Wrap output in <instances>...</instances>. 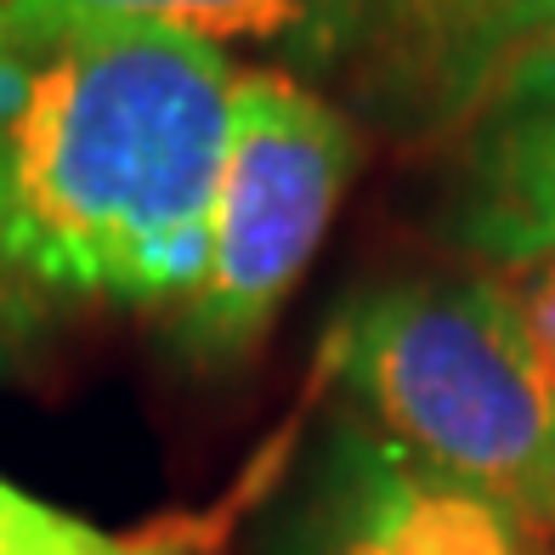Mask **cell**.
Instances as JSON below:
<instances>
[{"label": "cell", "instance_id": "6da1fadb", "mask_svg": "<svg viewBox=\"0 0 555 555\" xmlns=\"http://www.w3.org/2000/svg\"><path fill=\"white\" fill-rule=\"evenodd\" d=\"M238 63L176 29L0 57V256L46 307H182L205 272Z\"/></svg>", "mask_w": 555, "mask_h": 555}, {"label": "cell", "instance_id": "7a4b0ae2", "mask_svg": "<svg viewBox=\"0 0 555 555\" xmlns=\"http://www.w3.org/2000/svg\"><path fill=\"white\" fill-rule=\"evenodd\" d=\"M323 363L369 425L544 533L555 493V391L499 278H397L346 300Z\"/></svg>", "mask_w": 555, "mask_h": 555}, {"label": "cell", "instance_id": "3957f363", "mask_svg": "<svg viewBox=\"0 0 555 555\" xmlns=\"http://www.w3.org/2000/svg\"><path fill=\"white\" fill-rule=\"evenodd\" d=\"M351 170L358 131L335 96L289 68H238L205 272L170 312L176 363L233 374L256 358L330 233Z\"/></svg>", "mask_w": 555, "mask_h": 555}, {"label": "cell", "instance_id": "277c9868", "mask_svg": "<svg viewBox=\"0 0 555 555\" xmlns=\"http://www.w3.org/2000/svg\"><path fill=\"white\" fill-rule=\"evenodd\" d=\"M550 17L555 0H330L289 63L402 142H460Z\"/></svg>", "mask_w": 555, "mask_h": 555}, {"label": "cell", "instance_id": "5b68a950", "mask_svg": "<svg viewBox=\"0 0 555 555\" xmlns=\"http://www.w3.org/2000/svg\"><path fill=\"white\" fill-rule=\"evenodd\" d=\"M539 539L511 504L351 420L318 460L278 555H544Z\"/></svg>", "mask_w": 555, "mask_h": 555}, {"label": "cell", "instance_id": "8992f818", "mask_svg": "<svg viewBox=\"0 0 555 555\" xmlns=\"http://www.w3.org/2000/svg\"><path fill=\"white\" fill-rule=\"evenodd\" d=\"M442 238L516 272L555 256V91L504 103L460 137Z\"/></svg>", "mask_w": 555, "mask_h": 555}, {"label": "cell", "instance_id": "52a82bcc", "mask_svg": "<svg viewBox=\"0 0 555 555\" xmlns=\"http://www.w3.org/2000/svg\"><path fill=\"white\" fill-rule=\"evenodd\" d=\"M330 0H0V57L96 29H176L210 46L267 40L295 52Z\"/></svg>", "mask_w": 555, "mask_h": 555}, {"label": "cell", "instance_id": "ba28073f", "mask_svg": "<svg viewBox=\"0 0 555 555\" xmlns=\"http://www.w3.org/2000/svg\"><path fill=\"white\" fill-rule=\"evenodd\" d=\"M227 516H176L137 533H108L91 516L40 499L0 476V555H210Z\"/></svg>", "mask_w": 555, "mask_h": 555}, {"label": "cell", "instance_id": "9c48e42d", "mask_svg": "<svg viewBox=\"0 0 555 555\" xmlns=\"http://www.w3.org/2000/svg\"><path fill=\"white\" fill-rule=\"evenodd\" d=\"M511 295H516L527 346H533V358H539V374H544L550 391H555V256L521 267L516 284H511Z\"/></svg>", "mask_w": 555, "mask_h": 555}, {"label": "cell", "instance_id": "30bf717a", "mask_svg": "<svg viewBox=\"0 0 555 555\" xmlns=\"http://www.w3.org/2000/svg\"><path fill=\"white\" fill-rule=\"evenodd\" d=\"M46 323H52V307L7 267V256H0V330H12V340L29 346Z\"/></svg>", "mask_w": 555, "mask_h": 555}, {"label": "cell", "instance_id": "8fae6325", "mask_svg": "<svg viewBox=\"0 0 555 555\" xmlns=\"http://www.w3.org/2000/svg\"><path fill=\"white\" fill-rule=\"evenodd\" d=\"M550 91H555V17H550V29L539 35L533 52L521 57V68L511 74V86L499 91V103H493V108L521 103V96H550ZM493 108H488V114H493ZM488 114H482V119H488Z\"/></svg>", "mask_w": 555, "mask_h": 555}, {"label": "cell", "instance_id": "7c38bea8", "mask_svg": "<svg viewBox=\"0 0 555 555\" xmlns=\"http://www.w3.org/2000/svg\"><path fill=\"white\" fill-rule=\"evenodd\" d=\"M17 351H23V340H12V330H0V386L12 380V369H17Z\"/></svg>", "mask_w": 555, "mask_h": 555}, {"label": "cell", "instance_id": "4fadbf2b", "mask_svg": "<svg viewBox=\"0 0 555 555\" xmlns=\"http://www.w3.org/2000/svg\"><path fill=\"white\" fill-rule=\"evenodd\" d=\"M544 539H555V493H550V511H544Z\"/></svg>", "mask_w": 555, "mask_h": 555}]
</instances>
